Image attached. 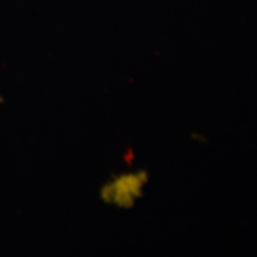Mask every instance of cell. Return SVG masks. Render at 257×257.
Listing matches in <instances>:
<instances>
[{
    "mask_svg": "<svg viewBox=\"0 0 257 257\" xmlns=\"http://www.w3.org/2000/svg\"><path fill=\"white\" fill-rule=\"evenodd\" d=\"M149 180V173L140 169L113 175L101 184V202L119 209H132L145 196Z\"/></svg>",
    "mask_w": 257,
    "mask_h": 257,
    "instance_id": "6da1fadb",
    "label": "cell"
}]
</instances>
